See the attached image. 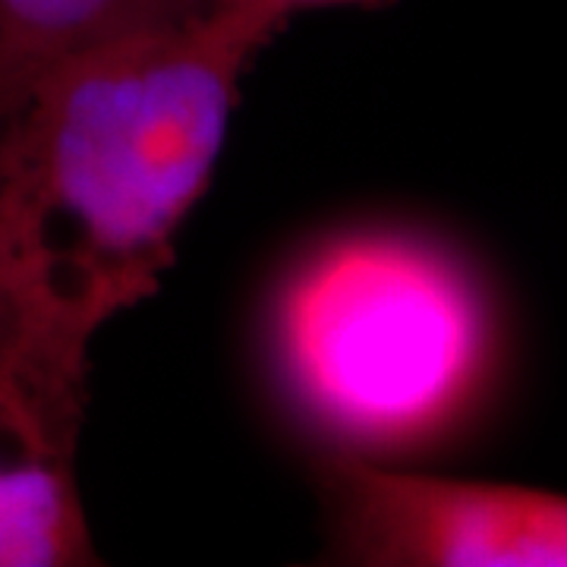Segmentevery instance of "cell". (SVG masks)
Segmentation results:
<instances>
[{
	"instance_id": "cell-6",
	"label": "cell",
	"mask_w": 567,
	"mask_h": 567,
	"mask_svg": "<svg viewBox=\"0 0 567 567\" xmlns=\"http://www.w3.org/2000/svg\"><path fill=\"white\" fill-rule=\"evenodd\" d=\"M177 7H193V10H227V13H249L259 20L271 22L284 29L293 13L303 10H324V7H385L391 0H174Z\"/></svg>"
},
{
	"instance_id": "cell-3",
	"label": "cell",
	"mask_w": 567,
	"mask_h": 567,
	"mask_svg": "<svg viewBox=\"0 0 567 567\" xmlns=\"http://www.w3.org/2000/svg\"><path fill=\"white\" fill-rule=\"evenodd\" d=\"M334 555L372 567H567V495L391 470L322 466Z\"/></svg>"
},
{
	"instance_id": "cell-2",
	"label": "cell",
	"mask_w": 567,
	"mask_h": 567,
	"mask_svg": "<svg viewBox=\"0 0 567 567\" xmlns=\"http://www.w3.org/2000/svg\"><path fill=\"white\" fill-rule=\"evenodd\" d=\"M268 341L293 413L334 454L365 461L461 432L502 363L486 278L416 230H360L312 249L284 278Z\"/></svg>"
},
{
	"instance_id": "cell-4",
	"label": "cell",
	"mask_w": 567,
	"mask_h": 567,
	"mask_svg": "<svg viewBox=\"0 0 567 567\" xmlns=\"http://www.w3.org/2000/svg\"><path fill=\"white\" fill-rule=\"evenodd\" d=\"M89 357L25 341L0 360V567L99 565L76 483Z\"/></svg>"
},
{
	"instance_id": "cell-5",
	"label": "cell",
	"mask_w": 567,
	"mask_h": 567,
	"mask_svg": "<svg viewBox=\"0 0 567 567\" xmlns=\"http://www.w3.org/2000/svg\"><path fill=\"white\" fill-rule=\"evenodd\" d=\"M177 7L174 0H0V121L25 89L73 51L133 22Z\"/></svg>"
},
{
	"instance_id": "cell-1",
	"label": "cell",
	"mask_w": 567,
	"mask_h": 567,
	"mask_svg": "<svg viewBox=\"0 0 567 567\" xmlns=\"http://www.w3.org/2000/svg\"><path fill=\"white\" fill-rule=\"evenodd\" d=\"M281 29L171 7L48 66L0 121V284L22 328L89 357L148 300Z\"/></svg>"
},
{
	"instance_id": "cell-7",
	"label": "cell",
	"mask_w": 567,
	"mask_h": 567,
	"mask_svg": "<svg viewBox=\"0 0 567 567\" xmlns=\"http://www.w3.org/2000/svg\"><path fill=\"white\" fill-rule=\"evenodd\" d=\"M25 341H35V338L22 328L20 316H17V309H13L3 284H0V360H7Z\"/></svg>"
}]
</instances>
